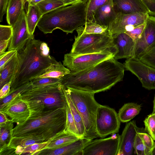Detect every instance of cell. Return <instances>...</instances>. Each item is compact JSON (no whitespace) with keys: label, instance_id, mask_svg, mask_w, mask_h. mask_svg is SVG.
Returning <instances> with one entry per match:
<instances>
[{"label":"cell","instance_id":"6da1fadb","mask_svg":"<svg viewBox=\"0 0 155 155\" xmlns=\"http://www.w3.org/2000/svg\"><path fill=\"white\" fill-rule=\"evenodd\" d=\"M124 70V64L113 58L86 70L71 72L62 78L61 83L66 87L95 94L109 90L122 81Z\"/></svg>","mask_w":155,"mask_h":155},{"label":"cell","instance_id":"7a4b0ae2","mask_svg":"<svg viewBox=\"0 0 155 155\" xmlns=\"http://www.w3.org/2000/svg\"><path fill=\"white\" fill-rule=\"evenodd\" d=\"M45 42L31 38L25 46L18 51V60L12 81L10 91L39 76L56 60L50 55Z\"/></svg>","mask_w":155,"mask_h":155},{"label":"cell","instance_id":"3957f363","mask_svg":"<svg viewBox=\"0 0 155 155\" xmlns=\"http://www.w3.org/2000/svg\"><path fill=\"white\" fill-rule=\"evenodd\" d=\"M65 108H59L30 116L13 129V137H33L48 140L64 130L66 121Z\"/></svg>","mask_w":155,"mask_h":155},{"label":"cell","instance_id":"277c9868","mask_svg":"<svg viewBox=\"0 0 155 155\" xmlns=\"http://www.w3.org/2000/svg\"><path fill=\"white\" fill-rule=\"evenodd\" d=\"M86 0L57 9L43 15L37 26L44 34L59 29L67 34L72 33L85 24Z\"/></svg>","mask_w":155,"mask_h":155},{"label":"cell","instance_id":"5b68a950","mask_svg":"<svg viewBox=\"0 0 155 155\" xmlns=\"http://www.w3.org/2000/svg\"><path fill=\"white\" fill-rule=\"evenodd\" d=\"M21 96L28 107L30 116L59 108H65L67 104L62 83L32 87Z\"/></svg>","mask_w":155,"mask_h":155},{"label":"cell","instance_id":"8992f818","mask_svg":"<svg viewBox=\"0 0 155 155\" xmlns=\"http://www.w3.org/2000/svg\"><path fill=\"white\" fill-rule=\"evenodd\" d=\"M62 86L82 118L85 129L84 138L91 140L98 137L96 119L100 104L94 98L95 93L66 87L63 85Z\"/></svg>","mask_w":155,"mask_h":155},{"label":"cell","instance_id":"52a82bcc","mask_svg":"<svg viewBox=\"0 0 155 155\" xmlns=\"http://www.w3.org/2000/svg\"><path fill=\"white\" fill-rule=\"evenodd\" d=\"M74 39L70 52L74 54L107 52L115 55L117 51L108 31L104 34L78 35L75 36Z\"/></svg>","mask_w":155,"mask_h":155},{"label":"cell","instance_id":"ba28073f","mask_svg":"<svg viewBox=\"0 0 155 155\" xmlns=\"http://www.w3.org/2000/svg\"><path fill=\"white\" fill-rule=\"evenodd\" d=\"M112 53L101 52L78 55L70 52L64 54L63 65L72 72L82 71L107 59L114 58Z\"/></svg>","mask_w":155,"mask_h":155},{"label":"cell","instance_id":"9c48e42d","mask_svg":"<svg viewBox=\"0 0 155 155\" xmlns=\"http://www.w3.org/2000/svg\"><path fill=\"white\" fill-rule=\"evenodd\" d=\"M120 121L113 108L100 104L97 112L96 126L99 137H104L118 132Z\"/></svg>","mask_w":155,"mask_h":155},{"label":"cell","instance_id":"30bf717a","mask_svg":"<svg viewBox=\"0 0 155 155\" xmlns=\"http://www.w3.org/2000/svg\"><path fill=\"white\" fill-rule=\"evenodd\" d=\"M149 15L147 12H138L129 14L117 13L108 26V32L112 36L125 33L145 23Z\"/></svg>","mask_w":155,"mask_h":155},{"label":"cell","instance_id":"8fae6325","mask_svg":"<svg viewBox=\"0 0 155 155\" xmlns=\"http://www.w3.org/2000/svg\"><path fill=\"white\" fill-rule=\"evenodd\" d=\"M120 135L113 134L108 138L91 140L83 148L82 155H117Z\"/></svg>","mask_w":155,"mask_h":155},{"label":"cell","instance_id":"7c38bea8","mask_svg":"<svg viewBox=\"0 0 155 155\" xmlns=\"http://www.w3.org/2000/svg\"><path fill=\"white\" fill-rule=\"evenodd\" d=\"M125 69L135 75L143 87L148 90L155 89V68L139 60L127 59L124 63Z\"/></svg>","mask_w":155,"mask_h":155},{"label":"cell","instance_id":"4fadbf2b","mask_svg":"<svg viewBox=\"0 0 155 155\" xmlns=\"http://www.w3.org/2000/svg\"><path fill=\"white\" fill-rule=\"evenodd\" d=\"M155 45V16L149 15L144 28L135 42L134 54L130 58L137 60L144 54Z\"/></svg>","mask_w":155,"mask_h":155},{"label":"cell","instance_id":"5bb4252c","mask_svg":"<svg viewBox=\"0 0 155 155\" xmlns=\"http://www.w3.org/2000/svg\"><path fill=\"white\" fill-rule=\"evenodd\" d=\"M12 26V34L8 47V51L12 50L18 51L25 46L31 38L34 37V36L30 35L28 32L26 14L24 10Z\"/></svg>","mask_w":155,"mask_h":155},{"label":"cell","instance_id":"9a60e30c","mask_svg":"<svg viewBox=\"0 0 155 155\" xmlns=\"http://www.w3.org/2000/svg\"><path fill=\"white\" fill-rule=\"evenodd\" d=\"M145 128L137 126L135 120L127 123L120 135L119 147L117 155H131L134 152L136 137L139 132H145Z\"/></svg>","mask_w":155,"mask_h":155},{"label":"cell","instance_id":"2e32d148","mask_svg":"<svg viewBox=\"0 0 155 155\" xmlns=\"http://www.w3.org/2000/svg\"><path fill=\"white\" fill-rule=\"evenodd\" d=\"M0 111L11 118V121L17 125L27 120L30 112L28 107L22 99L21 95L17 97Z\"/></svg>","mask_w":155,"mask_h":155},{"label":"cell","instance_id":"e0dca14e","mask_svg":"<svg viewBox=\"0 0 155 155\" xmlns=\"http://www.w3.org/2000/svg\"><path fill=\"white\" fill-rule=\"evenodd\" d=\"M117 51L114 57L116 60L131 58L133 56L135 42L125 33L118 34L112 36Z\"/></svg>","mask_w":155,"mask_h":155},{"label":"cell","instance_id":"ac0fdd59","mask_svg":"<svg viewBox=\"0 0 155 155\" xmlns=\"http://www.w3.org/2000/svg\"><path fill=\"white\" fill-rule=\"evenodd\" d=\"M89 140L80 138L77 140L62 147L53 149H44L34 155H82V150Z\"/></svg>","mask_w":155,"mask_h":155},{"label":"cell","instance_id":"d6986e66","mask_svg":"<svg viewBox=\"0 0 155 155\" xmlns=\"http://www.w3.org/2000/svg\"><path fill=\"white\" fill-rule=\"evenodd\" d=\"M117 13L129 14L138 12H148L140 0H112Z\"/></svg>","mask_w":155,"mask_h":155},{"label":"cell","instance_id":"ffe728a7","mask_svg":"<svg viewBox=\"0 0 155 155\" xmlns=\"http://www.w3.org/2000/svg\"><path fill=\"white\" fill-rule=\"evenodd\" d=\"M112 0L98 8L95 12L93 22L101 25L108 26L116 16Z\"/></svg>","mask_w":155,"mask_h":155},{"label":"cell","instance_id":"44dd1931","mask_svg":"<svg viewBox=\"0 0 155 155\" xmlns=\"http://www.w3.org/2000/svg\"><path fill=\"white\" fill-rule=\"evenodd\" d=\"M25 0H9L6 9V20L12 26L18 19L24 10Z\"/></svg>","mask_w":155,"mask_h":155},{"label":"cell","instance_id":"7402d4cb","mask_svg":"<svg viewBox=\"0 0 155 155\" xmlns=\"http://www.w3.org/2000/svg\"><path fill=\"white\" fill-rule=\"evenodd\" d=\"M18 51L14 57L0 69V88L12 81L18 64Z\"/></svg>","mask_w":155,"mask_h":155},{"label":"cell","instance_id":"603a6c76","mask_svg":"<svg viewBox=\"0 0 155 155\" xmlns=\"http://www.w3.org/2000/svg\"><path fill=\"white\" fill-rule=\"evenodd\" d=\"M79 137L69 132L64 130L55 134L49 140L45 149H53L59 148L75 141Z\"/></svg>","mask_w":155,"mask_h":155},{"label":"cell","instance_id":"cb8c5ba5","mask_svg":"<svg viewBox=\"0 0 155 155\" xmlns=\"http://www.w3.org/2000/svg\"><path fill=\"white\" fill-rule=\"evenodd\" d=\"M43 15L36 5L28 4L26 21L28 32L31 36H34L35 28Z\"/></svg>","mask_w":155,"mask_h":155},{"label":"cell","instance_id":"d4e9b609","mask_svg":"<svg viewBox=\"0 0 155 155\" xmlns=\"http://www.w3.org/2000/svg\"><path fill=\"white\" fill-rule=\"evenodd\" d=\"M141 110V106L137 103L130 102L124 104L118 114L120 121L123 123L130 121L139 113Z\"/></svg>","mask_w":155,"mask_h":155},{"label":"cell","instance_id":"484cf974","mask_svg":"<svg viewBox=\"0 0 155 155\" xmlns=\"http://www.w3.org/2000/svg\"><path fill=\"white\" fill-rule=\"evenodd\" d=\"M70 72V71L60 61L56 60L46 69L43 73L36 78L51 77L61 78Z\"/></svg>","mask_w":155,"mask_h":155},{"label":"cell","instance_id":"4316f807","mask_svg":"<svg viewBox=\"0 0 155 155\" xmlns=\"http://www.w3.org/2000/svg\"><path fill=\"white\" fill-rule=\"evenodd\" d=\"M62 89L66 98L67 104L70 107L74 119L80 136L81 138H84L85 134V129L82 118L70 97L63 88V86Z\"/></svg>","mask_w":155,"mask_h":155},{"label":"cell","instance_id":"83f0119b","mask_svg":"<svg viewBox=\"0 0 155 155\" xmlns=\"http://www.w3.org/2000/svg\"><path fill=\"white\" fill-rule=\"evenodd\" d=\"M13 123L11 121L0 124V148L8 147L13 137Z\"/></svg>","mask_w":155,"mask_h":155},{"label":"cell","instance_id":"f1b7e54d","mask_svg":"<svg viewBox=\"0 0 155 155\" xmlns=\"http://www.w3.org/2000/svg\"><path fill=\"white\" fill-rule=\"evenodd\" d=\"M76 29L78 35L83 34H104L108 32V26L101 25L93 21L87 22Z\"/></svg>","mask_w":155,"mask_h":155},{"label":"cell","instance_id":"f546056e","mask_svg":"<svg viewBox=\"0 0 155 155\" xmlns=\"http://www.w3.org/2000/svg\"><path fill=\"white\" fill-rule=\"evenodd\" d=\"M45 139L33 137H13L9 143L8 147L15 149L18 146L24 147L35 143L48 141Z\"/></svg>","mask_w":155,"mask_h":155},{"label":"cell","instance_id":"4dcf8cb0","mask_svg":"<svg viewBox=\"0 0 155 155\" xmlns=\"http://www.w3.org/2000/svg\"><path fill=\"white\" fill-rule=\"evenodd\" d=\"M32 87L31 82H29L10 91L6 97L0 99V110L4 108L17 97Z\"/></svg>","mask_w":155,"mask_h":155},{"label":"cell","instance_id":"1f68e13d","mask_svg":"<svg viewBox=\"0 0 155 155\" xmlns=\"http://www.w3.org/2000/svg\"><path fill=\"white\" fill-rule=\"evenodd\" d=\"M110 0H86L85 9L86 22L92 21L97 10Z\"/></svg>","mask_w":155,"mask_h":155},{"label":"cell","instance_id":"d6a6232c","mask_svg":"<svg viewBox=\"0 0 155 155\" xmlns=\"http://www.w3.org/2000/svg\"><path fill=\"white\" fill-rule=\"evenodd\" d=\"M36 5L43 15L60 8L66 6L58 0H44Z\"/></svg>","mask_w":155,"mask_h":155},{"label":"cell","instance_id":"836d02e7","mask_svg":"<svg viewBox=\"0 0 155 155\" xmlns=\"http://www.w3.org/2000/svg\"><path fill=\"white\" fill-rule=\"evenodd\" d=\"M66 121L64 131L71 133L81 138L70 107L67 104L65 107Z\"/></svg>","mask_w":155,"mask_h":155},{"label":"cell","instance_id":"e575fe53","mask_svg":"<svg viewBox=\"0 0 155 155\" xmlns=\"http://www.w3.org/2000/svg\"><path fill=\"white\" fill-rule=\"evenodd\" d=\"M62 78H57L51 77L35 78L30 81L32 87H38L61 83Z\"/></svg>","mask_w":155,"mask_h":155},{"label":"cell","instance_id":"d590c367","mask_svg":"<svg viewBox=\"0 0 155 155\" xmlns=\"http://www.w3.org/2000/svg\"><path fill=\"white\" fill-rule=\"evenodd\" d=\"M134 153L138 155H151V150L143 143L138 133L135 141Z\"/></svg>","mask_w":155,"mask_h":155},{"label":"cell","instance_id":"8d00e7d4","mask_svg":"<svg viewBox=\"0 0 155 155\" xmlns=\"http://www.w3.org/2000/svg\"><path fill=\"white\" fill-rule=\"evenodd\" d=\"M50 140L45 142L35 143L23 148L21 154L34 155L36 153L46 149Z\"/></svg>","mask_w":155,"mask_h":155},{"label":"cell","instance_id":"74e56055","mask_svg":"<svg viewBox=\"0 0 155 155\" xmlns=\"http://www.w3.org/2000/svg\"><path fill=\"white\" fill-rule=\"evenodd\" d=\"M138 60L155 68V45L141 56Z\"/></svg>","mask_w":155,"mask_h":155},{"label":"cell","instance_id":"f35d334b","mask_svg":"<svg viewBox=\"0 0 155 155\" xmlns=\"http://www.w3.org/2000/svg\"><path fill=\"white\" fill-rule=\"evenodd\" d=\"M145 130L155 140V117L152 113L148 116L143 121Z\"/></svg>","mask_w":155,"mask_h":155},{"label":"cell","instance_id":"ab89813d","mask_svg":"<svg viewBox=\"0 0 155 155\" xmlns=\"http://www.w3.org/2000/svg\"><path fill=\"white\" fill-rule=\"evenodd\" d=\"M12 34V26L0 25V44L10 43Z\"/></svg>","mask_w":155,"mask_h":155},{"label":"cell","instance_id":"60d3db41","mask_svg":"<svg viewBox=\"0 0 155 155\" xmlns=\"http://www.w3.org/2000/svg\"><path fill=\"white\" fill-rule=\"evenodd\" d=\"M145 25V22L134 27L131 30L127 31L125 33L130 36L135 42L141 34L144 28Z\"/></svg>","mask_w":155,"mask_h":155},{"label":"cell","instance_id":"b9f144b4","mask_svg":"<svg viewBox=\"0 0 155 155\" xmlns=\"http://www.w3.org/2000/svg\"><path fill=\"white\" fill-rule=\"evenodd\" d=\"M17 51L16 50H10L0 55V69L14 57Z\"/></svg>","mask_w":155,"mask_h":155},{"label":"cell","instance_id":"7bdbcfd3","mask_svg":"<svg viewBox=\"0 0 155 155\" xmlns=\"http://www.w3.org/2000/svg\"><path fill=\"white\" fill-rule=\"evenodd\" d=\"M138 134L144 144L151 150L155 143L153 138L148 134L145 132H139Z\"/></svg>","mask_w":155,"mask_h":155},{"label":"cell","instance_id":"ee69618b","mask_svg":"<svg viewBox=\"0 0 155 155\" xmlns=\"http://www.w3.org/2000/svg\"><path fill=\"white\" fill-rule=\"evenodd\" d=\"M146 8L149 14L155 16V0H140Z\"/></svg>","mask_w":155,"mask_h":155},{"label":"cell","instance_id":"f6af8a7d","mask_svg":"<svg viewBox=\"0 0 155 155\" xmlns=\"http://www.w3.org/2000/svg\"><path fill=\"white\" fill-rule=\"evenodd\" d=\"M12 81H10L5 84L0 89V99L6 97L10 92Z\"/></svg>","mask_w":155,"mask_h":155},{"label":"cell","instance_id":"bcb514c9","mask_svg":"<svg viewBox=\"0 0 155 155\" xmlns=\"http://www.w3.org/2000/svg\"><path fill=\"white\" fill-rule=\"evenodd\" d=\"M9 0H0V22L2 21L3 16L6 12Z\"/></svg>","mask_w":155,"mask_h":155},{"label":"cell","instance_id":"7dc6e473","mask_svg":"<svg viewBox=\"0 0 155 155\" xmlns=\"http://www.w3.org/2000/svg\"><path fill=\"white\" fill-rule=\"evenodd\" d=\"M15 149L10 148L7 147L0 150V155H16Z\"/></svg>","mask_w":155,"mask_h":155},{"label":"cell","instance_id":"c3c4849f","mask_svg":"<svg viewBox=\"0 0 155 155\" xmlns=\"http://www.w3.org/2000/svg\"><path fill=\"white\" fill-rule=\"evenodd\" d=\"M11 120L8 119L5 114L0 111V124L6 123Z\"/></svg>","mask_w":155,"mask_h":155},{"label":"cell","instance_id":"681fc988","mask_svg":"<svg viewBox=\"0 0 155 155\" xmlns=\"http://www.w3.org/2000/svg\"><path fill=\"white\" fill-rule=\"evenodd\" d=\"M62 2L65 5L67 6L69 5H72L79 3L83 0H58Z\"/></svg>","mask_w":155,"mask_h":155},{"label":"cell","instance_id":"f907efd6","mask_svg":"<svg viewBox=\"0 0 155 155\" xmlns=\"http://www.w3.org/2000/svg\"><path fill=\"white\" fill-rule=\"evenodd\" d=\"M28 4L36 5L37 3L44 0H25Z\"/></svg>","mask_w":155,"mask_h":155},{"label":"cell","instance_id":"816d5d0a","mask_svg":"<svg viewBox=\"0 0 155 155\" xmlns=\"http://www.w3.org/2000/svg\"><path fill=\"white\" fill-rule=\"evenodd\" d=\"M154 113H155V95L153 101V110L152 114H153Z\"/></svg>","mask_w":155,"mask_h":155},{"label":"cell","instance_id":"f5cc1de1","mask_svg":"<svg viewBox=\"0 0 155 155\" xmlns=\"http://www.w3.org/2000/svg\"><path fill=\"white\" fill-rule=\"evenodd\" d=\"M151 155H155V143L154 146L151 150Z\"/></svg>","mask_w":155,"mask_h":155},{"label":"cell","instance_id":"db71d44e","mask_svg":"<svg viewBox=\"0 0 155 155\" xmlns=\"http://www.w3.org/2000/svg\"><path fill=\"white\" fill-rule=\"evenodd\" d=\"M153 114V115L154 116V117H155V113Z\"/></svg>","mask_w":155,"mask_h":155}]
</instances>
